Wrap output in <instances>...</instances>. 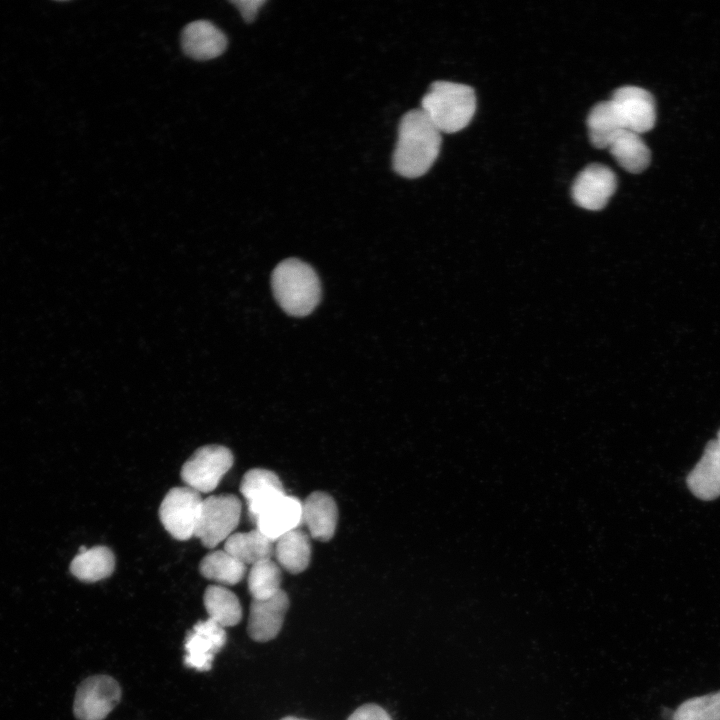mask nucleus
<instances>
[{
    "label": "nucleus",
    "mask_w": 720,
    "mask_h": 720,
    "mask_svg": "<svg viewBox=\"0 0 720 720\" xmlns=\"http://www.w3.org/2000/svg\"><path fill=\"white\" fill-rule=\"evenodd\" d=\"M441 132L421 109L408 111L401 119L393 153V168L405 178L428 172L441 148Z\"/></svg>",
    "instance_id": "1"
},
{
    "label": "nucleus",
    "mask_w": 720,
    "mask_h": 720,
    "mask_svg": "<svg viewBox=\"0 0 720 720\" xmlns=\"http://www.w3.org/2000/svg\"><path fill=\"white\" fill-rule=\"evenodd\" d=\"M420 109L441 133H455L472 120L476 95L466 84L436 81L423 96Z\"/></svg>",
    "instance_id": "2"
},
{
    "label": "nucleus",
    "mask_w": 720,
    "mask_h": 720,
    "mask_svg": "<svg viewBox=\"0 0 720 720\" xmlns=\"http://www.w3.org/2000/svg\"><path fill=\"white\" fill-rule=\"evenodd\" d=\"M272 290L281 308L302 317L314 310L320 300V282L316 272L298 259H286L272 273Z\"/></svg>",
    "instance_id": "3"
},
{
    "label": "nucleus",
    "mask_w": 720,
    "mask_h": 720,
    "mask_svg": "<svg viewBox=\"0 0 720 720\" xmlns=\"http://www.w3.org/2000/svg\"><path fill=\"white\" fill-rule=\"evenodd\" d=\"M241 509V501L233 494L211 495L203 499L194 537L207 548L225 542L239 524Z\"/></svg>",
    "instance_id": "4"
},
{
    "label": "nucleus",
    "mask_w": 720,
    "mask_h": 720,
    "mask_svg": "<svg viewBox=\"0 0 720 720\" xmlns=\"http://www.w3.org/2000/svg\"><path fill=\"white\" fill-rule=\"evenodd\" d=\"M234 456L225 446L211 444L198 448L183 464L181 478L186 486L201 493L213 491L233 466Z\"/></svg>",
    "instance_id": "5"
},
{
    "label": "nucleus",
    "mask_w": 720,
    "mask_h": 720,
    "mask_svg": "<svg viewBox=\"0 0 720 720\" xmlns=\"http://www.w3.org/2000/svg\"><path fill=\"white\" fill-rule=\"evenodd\" d=\"M202 502L201 494L186 485L170 489L159 507L165 530L180 541L194 537Z\"/></svg>",
    "instance_id": "6"
},
{
    "label": "nucleus",
    "mask_w": 720,
    "mask_h": 720,
    "mask_svg": "<svg viewBox=\"0 0 720 720\" xmlns=\"http://www.w3.org/2000/svg\"><path fill=\"white\" fill-rule=\"evenodd\" d=\"M121 698L117 681L107 675L86 678L77 688L73 711L78 720H104Z\"/></svg>",
    "instance_id": "7"
},
{
    "label": "nucleus",
    "mask_w": 720,
    "mask_h": 720,
    "mask_svg": "<svg viewBox=\"0 0 720 720\" xmlns=\"http://www.w3.org/2000/svg\"><path fill=\"white\" fill-rule=\"evenodd\" d=\"M625 129L642 134L651 130L656 121L653 95L637 86L616 89L611 99Z\"/></svg>",
    "instance_id": "8"
},
{
    "label": "nucleus",
    "mask_w": 720,
    "mask_h": 720,
    "mask_svg": "<svg viewBox=\"0 0 720 720\" xmlns=\"http://www.w3.org/2000/svg\"><path fill=\"white\" fill-rule=\"evenodd\" d=\"M616 188L615 173L606 165L592 163L577 175L571 194L578 206L596 211L607 205Z\"/></svg>",
    "instance_id": "9"
},
{
    "label": "nucleus",
    "mask_w": 720,
    "mask_h": 720,
    "mask_svg": "<svg viewBox=\"0 0 720 720\" xmlns=\"http://www.w3.org/2000/svg\"><path fill=\"white\" fill-rule=\"evenodd\" d=\"M224 627L208 618L197 622L186 636L184 663L197 671H209L214 656L225 645Z\"/></svg>",
    "instance_id": "10"
},
{
    "label": "nucleus",
    "mask_w": 720,
    "mask_h": 720,
    "mask_svg": "<svg viewBox=\"0 0 720 720\" xmlns=\"http://www.w3.org/2000/svg\"><path fill=\"white\" fill-rule=\"evenodd\" d=\"M289 604V597L282 589L270 598L253 599L247 625L249 636L257 642L274 639L282 628Z\"/></svg>",
    "instance_id": "11"
},
{
    "label": "nucleus",
    "mask_w": 720,
    "mask_h": 720,
    "mask_svg": "<svg viewBox=\"0 0 720 720\" xmlns=\"http://www.w3.org/2000/svg\"><path fill=\"white\" fill-rule=\"evenodd\" d=\"M254 524L272 542L302 524V502L286 493L271 502Z\"/></svg>",
    "instance_id": "12"
},
{
    "label": "nucleus",
    "mask_w": 720,
    "mask_h": 720,
    "mask_svg": "<svg viewBox=\"0 0 720 720\" xmlns=\"http://www.w3.org/2000/svg\"><path fill=\"white\" fill-rule=\"evenodd\" d=\"M240 492L246 500L248 515L253 523L271 502L285 494L278 475L264 468L248 470L241 480Z\"/></svg>",
    "instance_id": "13"
},
{
    "label": "nucleus",
    "mask_w": 720,
    "mask_h": 720,
    "mask_svg": "<svg viewBox=\"0 0 720 720\" xmlns=\"http://www.w3.org/2000/svg\"><path fill=\"white\" fill-rule=\"evenodd\" d=\"M226 35L217 26L207 20H197L187 24L181 34L183 52L199 61L220 56L227 47Z\"/></svg>",
    "instance_id": "14"
},
{
    "label": "nucleus",
    "mask_w": 720,
    "mask_h": 720,
    "mask_svg": "<svg viewBox=\"0 0 720 720\" xmlns=\"http://www.w3.org/2000/svg\"><path fill=\"white\" fill-rule=\"evenodd\" d=\"M337 522L338 508L330 494L315 491L302 503V524L308 528L312 538L329 541L334 536Z\"/></svg>",
    "instance_id": "15"
},
{
    "label": "nucleus",
    "mask_w": 720,
    "mask_h": 720,
    "mask_svg": "<svg viewBox=\"0 0 720 720\" xmlns=\"http://www.w3.org/2000/svg\"><path fill=\"white\" fill-rule=\"evenodd\" d=\"M686 482L692 494L701 500L710 501L720 496V450L716 439L707 443Z\"/></svg>",
    "instance_id": "16"
},
{
    "label": "nucleus",
    "mask_w": 720,
    "mask_h": 720,
    "mask_svg": "<svg viewBox=\"0 0 720 720\" xmlns=\"http://www.w3.org/2000/svg\"><path fill=\"white\" fill-rule=\"evenodd\" d=\"M607 149L627 172L638 174L650 164L651 153L640 134L623 129L611 140Z\"/></svg>",
    "instance_id": "17"
},
{
    "label": "nucleus",
    "mask_w": 720,
    "mask_h": 720,
    "mask_svg": "<svg viewBox=\"0 0 720 720\" xmlns=\"http://www.w3.org/2000/svg\"><path fill=\"white\" fill-rule=\"evenodd\" d=\"M115 569V556L106 546L82 547L70 564L71 573L83 582H97Z\"/></svg>",
    "instance_id": "18"
},
{
    "label": "nucleus",
    "mask_w": 720,
    "mask_h": 720,
    "mask_svg": "<svg viewBox=\"0 0 720 720\" xmlns=\"http://www.w3.org/2000/svg\"><path fill=\"white\" fill-rule=\"evenodd\" d=\"M275 556L278 564L292 574L307 569L311 559L308 535L300 528L289 531L276 540Z\"/></svg>",
    "instance_id": "19"
},
{
    "label": "nucleus",
    "mask_w": 720,
    "mask_h": 720,
    "mask_svg": "<svg viewBox=\"0 0 720 720\" xmlns=\"http://www.w3.org/2000/svg\"><path fill=\"white\" fill-rule=\"evenodd\" d=\"M273 542L257 528L248 532H237L224 542V550L245 565L271 559Z\"/></svg>",
    "instance_id": "20"
},
{
    "label": "nucleus",
    "mask_w": 720,
    "mask_h": 720,
    "mask_svg": "<svg viewBox=\"0 0 720 720\" xmlns=\"http://www.w3.org/2000/svg\"><path fill=\"white\" fill-rule=\"evenodd\" d=\"M589 139L598 149H606L616 134L625 129L609 99L595 104L587 117Z\"/></svg>",
    "instance_id": "21"
},
{
    "label": "nucleus",
    "mask_w": 720,
    "mask_h": 720,
    "mask_svg": "<svg viewBox=\"0 0 720 720\" xmlns=\"http://www.w3.org/2000/svg\"><path fill=\"white\" fill-rule=\"evenodd\" d=\"M203 602L209 618L224 628L237 625L242 618L238 597L224 586H208Z\"/></svg>",
    "instance_id": "22"
},
{
    "label": "nucleus",
    "mask_w": 720,
    "mask_h": 720,
    "mask_svg": "<svg viewBox=\"0 0 720 720\" xmlns=\"http://www.w3.org/2000/svg\"><path fill=\"white\" fill-rule=\"evenodd\" d=\"M199 571L206 579L223 585H235L245 576L246 565L224 549L215 550L203 557Z\"/></svg>",
    "instance_id": "23"
},
{
    "label": "nucleus",
    "mask_w": 720,
    "mask_h": 720,
    "mask_svg": "<svg viewBox=\"0 0 720 720\" xmlns=\"http://www.w3.org/2000/svg\"><path fill=\"white\" fill-rule=\"evenodd\" d=\"M282 573L277 563L266 559L253 564L248 574V590L253 599H267L281 590Z\"/></svg>",
    "instance_id": "24"
},
{
    "label": "nucleus",
    "mask_w": 720,
    "mask_h": 720,
    "mask_svg": "<svg viewBox=\"0 0 720 720\" xmlns=\"http://www.w3.org/2000/svg\"><path fill=\"white\" fill-rule=\"evenodd\" d=\"M672 720H720V690L685 700Z\"/></svg>",
    "instance_id": "25"
},
{
    "label": "nucleus",
    "mask_w": 720,
    "mask_h": 720,
    "mask_svg": "<svg viewBox=\"0 0 720 720\" xmlns=\"http://www.w3.org/2000/svg\"><path fill=\"white\" fill-rule=\"evenodd\" d=\"M347 720H392V718L379 705L364 704L357 708Z\"/></svg>",
    "instance_id": "26"
},
{
    "label": "nucleus",
    "mask_w": 720,
    "mask_h": 720,
    "mask_svg": "<svg viewBox=\"0 0 720 720\" xmlns=\"http://www.w3.org/2000/svg\"><path fill=\"white\" fill-rule=\"evenodd\" d=\"M239 10L245 22L251 23L255 20L258 11L265 3V0H237L230 1Z\"/></svg>",
    "instance_id": "27"
},
{
    "label": "nucleus",
    "mask_w": 720,
    "mask_h": 720,
    "mask_svg": "<svg viewBox=\"0 0 720 720\" xmlns=\"http://www.w3.org/2000/svg\"><path fill=\"white\" fill-rule=\"evenodd\" d=\"M281 720H307V719H301V718H297L294 716H287V717L282 718Z\"/></svg>",
    "instance_id": "28"
},
{
    "label": "nucleus",
    "mask_w": 720,
    "mask_h": 720,
    "mask_svg": "<svg viewBox=\"0 0 720 720\" xmlns=\"http://www.w3.org/2000/svg\"><path fill=\"white\" fill-rule=\"evenodd\" d=\"M716 442H717L718 447H719V450H720V430H719V432H718Z\"/></svg>",
    "instance_id": "29"
}]
</instances>
